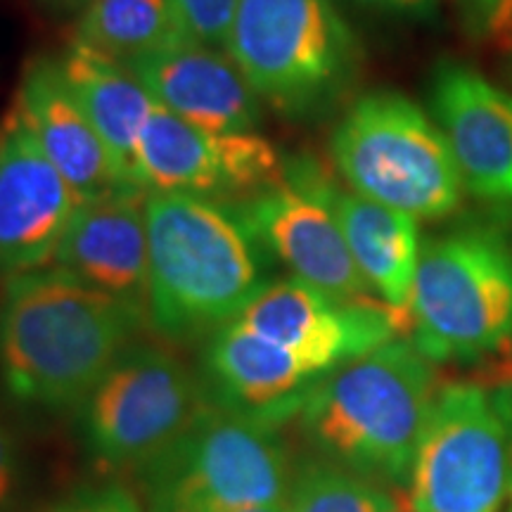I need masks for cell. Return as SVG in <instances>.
Instances as JSON below:
<instances>
[{
    "mask_svg": "<svg viewBox=\"0 0 512 512\" xmlns=\"http://www.w3.org/2000/svg\"><path fill=\"white\" fill-rule=\"evenodd\" d=\"M235 207L261 247L290 268L294 278L342 304L375 299L323 202L283 181Z\"/></svg>",
    "mask_w": 512,
    "mask_h": 512,
    "instance_id": "4fadbf2b",
    "label": "cell"
},
{
    "mask_svg": "<svg viewBox=\"0 0 512 512\" xmlns=\"http://www.w3.org/2000/svg\"><path fill=\"white\" fill-rule=\"evenodd\" d=\"M38 5H41L43 10L50 12V15H74V12H83L88 3H93V0H36Z\"/></svg>",
    "mask_w": 512,
    "mask_h": 512,
    "instance_id": "f1b7e54d",
    "label": "cell"
},
{
    "mask_svg": "<svg viewBox=\"0 0 512 512\" xmlns=\"http://www.w3.org/2000/svg\"><path fill=\"white\" fill-rule=\"evenodd\" d=\"M356 3L368 10L387 12V15L425 19L434 15L439 0H356Z\"/></svg>",
    "mask_w": 512,
    "mask_h": 512,
    "instance_id": "484cf974",
    "label": "cell"
},
{
    "mask_svg": "<svg viewBox=\"0 0 512 512\" xmlns=\"http://www.w3.org/2000/svg\"><path fill=\"white\" fill-rule=\"evenodd\" d=\"M415 512H501L512 494L508 437L491 399L472 384H448L415 451Z\"/></svg>",
    "mask_w": 512,
    "mask_h": 512,
    "instance_id": "9c48e42d",
    "label": "cell"
},
{
    "mask_svg": "<svg viewBox=\"0 0 512 512\" xmlns=\"http://www.w3.org/2000/svg\"><path fill=\"white\" fill-rule=\"evenodd\" d=\"M226 50L261 100L294 117L335 98L358 62L335 0H238Z\"/></svg>",
    "mask_w": 512,
    "mask_h": 512,
    "instance_id": "52a82bcc",
    "label": "cell"
},
{
    "mask_svg": "<svg viewBox=\"0 0 512 512\" xmlns=\"http://www.w3.org/2000/svg\"><path fill=\"white\" fill-rule=\"evenodd\" d=\"M60 64L76 102L105 140L121 178L131 188H138V143L155 98L126 64L76 41L60 57Z\"/></svg>",
    "mask_w": 512,
    "mask_h": 512,
    "instance_id": "ffe728a7",
    "label": "cell"
},
{
    "mask_svg": "<svg viewBox=\"0 0 512 512\" xmlns=\"http://www.w3.org/2000/svg\"><path fill=\"white\" fill-rule=\"evenodd\" d=\"M503 3V0H456V5L463 12L465 24L470 27L472 34H482L486 19H489L491 12L496 10V5Z\"/></svg>",
    "mask_w": 512,
    "mask_h": 512,
    "instance_id": "4316f807",
    "label": "cell"
},
{
    "mask_svg": "<svg viewBox=\"0 0 512 512\" xmlns=\"http://www.w3.org/2000/svg\"><path fill=\"white\" fill-rule=\"evenodd\" d=\"M147 313L62 268L12 275L0 306V375L17 403L69 408L98 387Z\"/></svg>",
    "mask_w": 512,
    "mask_h": 512,
    "instance_id": "6da1fadb",
    "label": "cell"
},
{
    "mask_svg": "<svg viewBox=\"0 0 512 512\" xmlns=\"http://www.w3.org/2000/svg\"><path fill=\"white\" fill-rule=\"evenodd\" d=\"M188 38L171 0H93L76 22V43L126 67Z\"/></svg>",
    "mask_w": 512,
    "mask_h": 512,
    "instance_id": "44dd1931",
    "label": "cell"
},
{
    "mask_svg": "<svg viewBox=\"0 0 512 512\" xmlns=\"http://www.w3.org/2000/svg\"><path fill=\"white\" fill-rule=\"evenodd\" d=\"M209 394L174 354L128 347L83 401V437L110 470H136L169 451L207 408Z\"/></svg>",
    "mask_w": 512,
    "mask_h": 512,
    "instance_id": "ba28073f",
    "label": "cell"
},
{
    "mask_svg": "<svg viewBox=\"0 0 512 512\" xmlns=\"http://www.w3.org/2000/svg\"><path fill=\"white\" fill-rule=\"evenodd\" d=\"M46 512H145L143 505L126 486L98 484L81 486L60 501L50 505Z\"/></svg>",
    "mask_w": 512,
    "mask_h": 512,
    "instance_id": "cb8c5ba5",
    "label": "cell"
},
{
    "mask_svg": "<svg viewBox=\"0 0 512 512\" xmlns=\"http://www.w3.org/2000/svg\"><path fill=\"white\" fill-rule=\"evenodd\" d=\"M226 512H287L285 503H275V505H249V508H235V510H226Z\"/></svg>",
    "mask_w": 512,
    "mask_h": 512,
    "instance_id": "f546056e",
    "label": "cell"
},
{
    "mask_svg": "<svg viewBox=\"0 0 512 512\" xmlns=\"http://www.w3.org/2000/svg\"><path fill=\"white\" fill-rule=\"evenodd\" d=\"M81 200L15 110L0 124V275L55 259Z\"/></svg>",
    "mask_w": 512,
    "mask_h": 512,
    "instance_id": "7c38bea8",
    "label": "cell"
},
{
    "mask_svg": "<svg viewBox=\"0 0 512 512\" xmlns=\"http://www.w3.org/2000/svg\"><path fill=\"white\" fill-rule=\"evenodd\" d=\"M330 152L337 171L358 195L415 219L451 214L463 178L439 126L394 91L358 98L339 119Z\"/></svg>",
    "mask_w": 512,
    "mask_h": 512,
    "instance_id": "5b68a950",
    "label": "cell"
},
{
    "mask_svg": "<svg viewBox=\"0 0 512 512\" xmlns=\"http://www.w3.org/2000/svg\"><path fill=\"white\" fill-rule=\"evenodd\" d=\"M413 344L430 361H475L512 337V247L465 228L420 247L411 290Z\"/></svg>",
    "mask_w": 512,
    "mask_h": 512,
    "instance_id": "8992f818",
    "label": "cell"
},
{
    "mask_svg": "<svg viewBox=\"0 0 512 512\" xmlns=\"http://www.w3.org/2000/svg\"><path fill=\"white\" fill-rule=\"evenodd\" d=\"M204 373L211 401L275 425L299 413L320 377L294 351L261 337L240 320L211 335Z\"/></svg>",
    "mask_w": 512,
    "mask_h": 512,
    "instance_id": "d6986e66",
    "label": "cell"
},
{
    "mask_svg": "<svg viewBox=\"0 0 512 512\" xmlns=\"http://www.w3.org/2000/svg\"><path fill=\"white\" fill-rule=\"evenodd\" d=\"M238 320L294 351L318 375L413 330L411 309L377 297L361 304L335 302L294 275L268 285Z\"/></svg>",
    "mask_w": 512,
    "mask_h": 512,
    "instance_id": "8fae6325",
    "label": "cell"
},
{
    "mask_svg": "<svg viewBox=\"0 0 512 512\" xmlns=\"http://www.w3.org/2000/svg\"><path fill=\"white\" fill-rule=\"evenodd\" d=\"M283 181L285 159L271 140L256 131H202L155 100L138 143L140 190L245 202Z\"/></svg>",
    "mask_w": 512,
    "mask_h": 512,
    "instance_id": "30bf717a",
    "label": "cell"
},
{
    "mask_svg": "<svg viewBox=\"0 0 512 512\" xmlns=\"http://www.w3.org/2000/svg\"><path fill=\"white\" fill-rule=\"evenodd\" d=\"M430 358L413 342L382 344L320 375L299 408L306 437L335 463L408 484L434 406Z\"/></svg>",
    "mask_w": 512,
    "mask_h": 512,
    "instance_id": "3957f363",
    "label": "cell"
},
{
    "mask_svg": "<svg viewBox=\"0 0 512 512\" xmlns=\"http://www.w3.org/2000/svg\"><path fill=\"white\" fill-rule=\"evenodd\" d=\"M128 69L159 105L202 131H254L264 117L261 98L233 57L192 38H178Z\"/></svg>",
    "mask_w": 512,
    "mask_h": 512,
    "instance_id": "e0dca14e",
    "label": "cell"
},
{
    "mask_svg": "<svg viewBox=\"0 0 512 512\" xmlns=\"http://www.w3.org/2000/svg\"><path fill=\"white\" fill-rule=\"evenodd\" d=\"M491 406H494L498 420H501V425L505 430V437H508L510 470H512V384L496 389V392L491 394Z\"/></svg>",
    "mask_w": 512,
    "mask_h": 512,
    "instance_id": "83f0119b",
    "label": "cell"
},
{
    "mask_svg": "<svg viewBox=\"0 0 512 512\" xmlns=\"http://www.w3.org/2000/svg\"><path fill=\"white\" fill-rule=\"evenodd\" d=\"M396 512H415L413 505H411V498L401 494V501H399V508H396Z\"/></svg>",
    "mask_w": 512,
    "mask_h": 512,
    "instance_id": "4dcf8cb0",
    "label": "cell"
},
{
    "mask_svg": "<svg viewBox=\"0 0 512 512\" xmlns=\"http://www.w3.org/2000/svg\"><path fill=\"white\" fill-rule=\"evenodd\" d=\"M401 491H387L377 479L335 460H304L292 472L287 512H396Z\"/></svg>",
    "mask_w": 512,
    "mask_h": 512,
    "instance_id": "7402d4cb",
    "label": "cell"
},
{
    "mask_svg": "<svg viewBox=\"0 0 512 512\" xmlns=\"http://www.w3.org/2000/svg\"><path fill=\"white\" fill-rule=\"evenodd\" d=\"M292 472L275 422L209 401L188 432L138 475L152 512H226L285 503Z\"/></svg>",
    "mask_w": 512,
    "mask_h": 512,
    "instance_id": "277c9868",
    "label": "cell"
},
{
    "mask_svg": "<svg viewBox=\"0 0 512 512\" xmlns=\"http://www.w3.org/2000/svg\"><path fill=\"white\" fill-rule=\"evenodd\" d=\"M171 5L185 36L204 46H226L238 0H171Z\"/></svg>",
    "mask_w": 512,
    "mask_h": 512,
    "instance_id": "603a6c76",
    "label": "cell"
},
{
    "mask_svg": "<svg viewBox=\"0 0 512 512\" xmlns=\"http://www.w3.org/2000/svg\"><path fill=\"white\" fill-rule=\"evenodd\" d=\"M285 183L332 211L358 271L387 304L408 309L420 242L415 216L384 207L358 192H344L309 157L285 159Z\"/></svg>",
    "mask_w": 512,
    "mask_h": 512,
    "instance_id": "9a60e30c",
    "label": "cell"
},
{
    "mask_svg": "<svg viewBox=\"0 0 512 512\" xmlns=\"http://www.w3.org/2000/svg\"><path fill=\"white\" fill-rule=\"evenodd\" d=\"M55 266L147 313V192L121 190L81 204L55 252ZM150 318V316H147Z\"/></svg>",
    "mask_w": 512,
    "mask_h": 512,
    "instance_id": "ac0fdd59",
    "label": "cell"
},
{
    "mask_svg": "<svg viewBox=\"0 0 512 512\" xmlns=\"http://www.w3.org/2000/svg\"><path fill=\"white\" fill-rule=\"evenodd\" d=\"M22 482V460L15 434L0 422V512H12Z\"/></svg>",
    "mask_w": 512,
    "mask_h": 512,
    "instance_id": "d4e9b609",
    "label": "cell"
},
{
    "mask_svg": "<svg viewBox=\"0 0 512 512\" xmlns=\"http://www.w3.org/2000/svg\"><path fill=\"white\" fill-rule=\"evenodd\" d=\"M430 110L451 145L463 188L512 204V95L448 62L432 76Z\"/></svg>",
    "mask_w": 512,
    "mask_h": 512,
    "instance_id": "5bb4252c",
    "label": "cell"
},
{
    "mask_svg": "<svg viewBox=\"0 0 512 512\" xmlns=\"http://www.w3.org/2000/svg\"><path fill=\"white\" fill-rule=\"evenodd\" d=\"M12 110L81 204L121 190H138L121 178L105 140L76 102L60 57L43 55L27 64Z\"/></svg>",
    "mask_w": 512,
    "mask_h": 512,
    "instance_id": "2e32d148",
    "label": "cell"
},
{
    "mask_svg": "<svg viewBox=\"0 0 512 512\" xmlns=\"http://www.w3.org/2000/svg\"><path fill=\"white\" fill-rule=\"evenodd\" d=\"M147 316L164 337L214 335L271 285V254L235 204L190 192L147 195Z\"/></svg>",
    "mask_w": 512,
    "mask_h": 512,
    "instance_id": "7a4b0ae2",
    "label": "cell"
}]
</instances>
